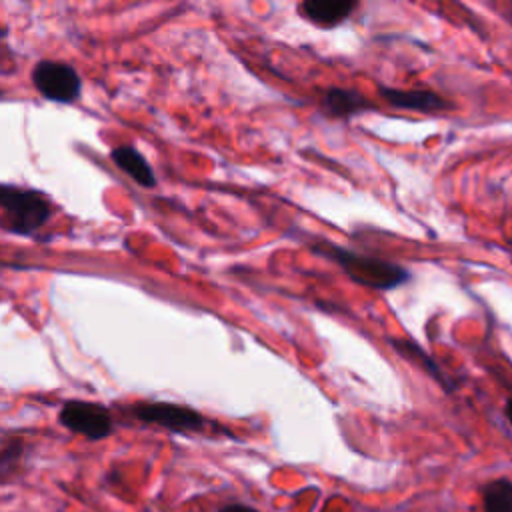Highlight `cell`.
Segmentation results:
<instances>
[{
	"instance_id": "cell-12",
	"label": "cell",
	"mask_w": 512,
	"mask_h": 512,
	"mask_svg": "<svg viewBox=\"0 0 512 512\" xmlns=\"http://www.w3.org/2000/svg\"><path fill=\"white\" fill-rule=\"evenodd\" d=\"M506 416H508V420L512 422V398L506 402Z\"/></svg>"
},
{
	"instance_id": "cell-2",
	"label": "cell",
	"mask_w": 512,
	"mask_h": 512,
	"mask_svg": "<svg viewBox=\"0 0 512 512\" xmlns=\"http://www.w3.org/2000/svg\"><path fill=\"white\" fill-rule=\"evenodd\" d=\"M328 256L334 258L354 282L364 284L368 288L390 290V288L404 284L410 278L408 270L398 264H392V262H386V260H380L374 256L356 254V252L344 250L340 246H330Z\"/></svg>"
},
{
	"instance_id": "cell-6",
	"label": "cell",
	"mask_w": 512,
	"mask_h": 512,
	"mask_svg": "<svg viewBox=\"0 0 512 512\" xmlns=\"http://www.w3.org/2000/svg\"><path fill=\"white\" fill-rule=\"evenodd\" d=\"M358 2L360 0H302L298 12L320 28H334L356 10Z\"/></svg>"
},
{
	"instance_id": "cell-4",
	"label": "cell",
	"mask_w": 512,
	"mask_h": 512,
	"mask_svg": "<svg viewBox=\"0 0 512 512\" xmlns=\"http://www.w3.org/2000/svg\"><path fill=\"white\" fill-rule=\"evenodd\" d=\"M130 414L142 422L158 424L172 432H198L206 426V420L198 410L172 402H136L130 406Z\"/></svg>"
},
{
	"instance_id": "cell-10",
	"label": "cell",
	"mask_w": 512,
	"mask_h": 512,
	"mask_svg": "<svg viewBox=\"0 0 512 512\" xmlns=\"http://www.w3.org/2000/svg\"><path fill=\"white\" fill-rule=\"evenodd\" d=\"M484 512H512V482L498 478L482 492Z\"/></svg>"
},
{
	"instance_id": "cell-8",
	"label": "cell",
	"mask_w": 512,
	"mask_h": 512,
	"mask_svg": "<svg viewBox=\"0 0 512 512\" xmlns=\"http://www.w3.org/2000/svg\"><path fill=\"white\" fill-rule=\"evenodd\" d=\"M114 164L124 172L128 174L136 184L140 186H146V188H152L156 184V176L150 168V164L146 162V158L134 148V146H118L110 152Z\"/></svg>"
},
{
	"instance_id": "cell-11",
	"label": "cell",
	"mask_w": 512,
	"mask_h": 512,
	"mask_svg": "<svg viewBox=\"0 0 512 512\" xmlns=\"http://www.w3.org/2000/svg\"><path fill=\"white\" fill-rule=\"evenodd\" d=\"M220 512H258V510L250 508V506H244V504H228V506L220 508Z\"/></svg>"
},
{
	"instance_id": "cell-7",
	"label": "cell",
	"mask_w": 512,
	"mask_h": 512,
	"mask_svg": "<svg viewBox=\"0 0 512 512\" xmlns=\"http://www.w3.org/2000/svg\"><path fill=\"white\" fill-rule=\"evenodd\" d=\"M382 98L394 106L404 110H416V112H436L446 110L450 104L430 90H400V88H380Z\"/></svg>"
},
{
	"instance_id": "cell-1",
	"label": "cell",
	"mask_w": 512,
	"mask_h": 512,
	"mask_svg": "<svg viewBox=\"0 0 512 512\" xmlns=\"http://www.w3.org/2000/svg\"><path fill=\"white\" fill-rule=\"evenodd\" d=\"M2 228L12 234H34L52 216L50 198L38 190L14 184L0 186Z\"/></svg>"
},
{
	"instance_id": "cell-3",
	"label": "cell",
	"mask_w": 512,
	"mask_h": 512,
	"mask_svg": "<svg viewBox=\"0 0 512 512\" xmlns=\"http://www.w3.org/2000/svg\"><path fill=\"white\" fill-rule=\"evenodd\" d=\"M32 82L36 90L60 104H70L80 96V76L70 64L40 60L32 70Z\"/></svg>"
},
{
	"instance_id": "cell-5",
	"label": "cell",
	"mask_w": 512,
	"mask_h": 512,
	"mask_svg": "<svg viewBox=\"0 0 512 512\" xmlns=\"http://www.w3.org/2000/svg\"><path fill=\"white\" fill-rule=\"evenodd\" d=\"M60 424L90 440H102L112 432L110 412L94 402L68 400L58 416Z\"/></svg>"
},
{
	"instance_id": "cell-9",
	"label": "cell",
	"mask_w": 512,
	"mask_h": 512,
	"mask_svg": "<svg viewBox=\"0 0 512 512\" xmlns=\"http://www.w3.org/2000/svg\"><path fill=\"white\" fill-rule=\"evenodd\" d=\"M322 108L326 114H330L334 118H350L360 112H366L370 106H368V100L356 90L330 88L324 94Z\"/></svg>"
}]
</instances>
